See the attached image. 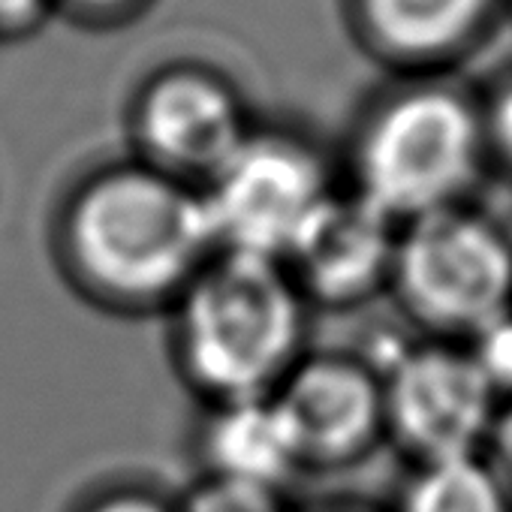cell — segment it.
Instances as JSON below:
<instances>
[{
  "label": "cell",
  "mask_w": 512,
  "mask_h": 512,
  "mask_svg": "<svg viewBox=\"0 0 512 512\" xmlns=\"http://www.w3.org/2000/svg\"><path fill=\"white\" fill-rule=\"evenodd\" d=\"M479 112L488 160H497L512 172V73L479 100Z\"/></svg>",
  "instance_id": "9a60e30c"
},
{
  "label": "cell",
  "mask_w": 512,
  "mask_h": 512,
  "mask_svg": "<svg viewBox=\"0 0 512 512\" xmlns=\"http://www.w3.org/2000/svg\"><path fill=\"white\" fill-rule=\"evenodd\" d=\"M509 4H512V0H509Z\"/></svg>",
  "instance_id": "ffe728a7"
},
{
  "label": "cell",
  "mask_w": 512,
  "mask_h": 512,
  "mask_svg": "<svg viewBox=\"0 0 512 512\" xmlns=\"http://www.w3.org/2000/svg\"><path fill=\"white\" fill-rule=\"evenodd\" d=\"M395 512H512L482 455L419 464L401 488Z\"/></svg>",
  "instance_id": "7c38bea8"
},
{
  "label": "cell",
  "mask_w": 512,
  "mask_h": 512,
  "mask_svg": "<svg viewBox=\"0 0 512 512\" xmlns=\"http://www.w3.org/2000/svg\"><path fill=\"white\" fill-rule=\"evenodd\" d=\"M485 163L479 97L440 76H404L353 133L350 190L401 226L467 202Z\"/></svg>",
  "instance_id": "3957f363"
},
{
  "label": "cell",
  "mask_w": 512,
  "mask_h": 512,
  "mask_svg": "<svg viewBox=\"0 0 512 512\" xmlns=\"http://www.w3.org/2000/svg\"><path fill=\"white\" fill-rule=\"evenodd\" d=\"M178 512H284V506L272 488L205 476Z\"/></svg>",
  "instance_id": "4fadbf2b"
},
{
  "label": "cell",
  "mask_w": 512,
  "mask_h": 512,
  "mask_svg": "<svg viewBox=\"0 0 512 512\" xmlns=\"http://www.w3.org/2000/svg\"><path fill=\"white\" fill-rule=\"evenodd\" d=\"M217 253L202 187L136 157L85 175L55 223L64 278L112 314L169 311Z\"/></svg>",
  "instance_id": "6da1fadb"
},
{
  "label": "cell",
  "mask_w": 512,
  "mask_h": 512,
  "mask_svg": "<svg viewBox=\"0 0 512 512\" xmlns=\"http://www.w3.org/2000/svg\"><path fill=\"white\" fill-rule=\"evenodd\" d=\"M506 0H347L362 49L401 76H440L494 25Z\"/></svg>",
  "instance_id": "30bf717a"
},
{
  "label": "cell",
  "mask_w": 512,
  "mask_h": 512,
  "mask_svg": "<svg viewBox=\"0 0 512 512\" xmlns=\"http://www.w3.org/2000/svg\"><path fill=\"white\" fill-rule=\"evenodd\" d=\"M398 223L356 190H332L284 256L308 305L350 311L389 293Z\"/></svg>",
  "instance_id": "9c48e42d"
},
{
  "label": "cell",
  "mask_w": 512,
  "mask_h": 512,
  "mask_svg": "<svg viewBox=\"0 0 512 512\" xmlns=\"http://www.w3.org/2000/svg\"><path fill=\"white\" fill-rule=\"evenodd\" d=\"M202 458L208 476L281 491L302 473L296 446L272 398L211 407L202 428Z\"/></svg>",
  "instance_id": "8fae6325"
},
{
  "label": "cell",
  "mask_w": 512,
  "mask_h": 512,
  "mask_svg": "<svg viewBox=\"0 0 512 512\" xmlns=\"http://www.w3.org/2000/svg\"><path fill=\"white\" fill-rule=\"evenodd\" d=\"M488 380L491 392L503 401H512V311L482 329L473 341L464 344Z\"/></svg>",
  "instance_id": "5bb4252c"
},
{
  "label": "cell",
  "mask_w": 512,
  "mask_h": 512,
  "mask_svg": "<svg viewBox=\"0 0 512 512\" xmlns=\"http://www.w3.org/2000/svg\"><path fill=\"white\" fill-rule=\"evenodd\" d=\"M377 371L386 437L416 467L485 452L500 398L464 344L422 338L395 350Z\"/></svg>",
  "instance_id": "8992f818"
},
{
  "label": "cell",
  "mask_w": 512,
  "mask_h": 512,
  "mask_svg": "<svg viewBox=\"0 0 512 512\" xmlns=\"http://www.w3.org/2000/svg\"><path fill=\"white\" fill-rule=\"evenodd\" d=\"M272 401L302 470L350 467L386 437L380 371L350 353H305Z\"/></svg>",
  "instance_id": "ba28073f"
},
{
  "label": "cell",
  "mask_w": 512,
  "mask_h": 512,
  "mask_svg": "<svg viewBox=\"0 0 512 512\" xmlns=\"http://www.w3.org/2000/svg\"><path fill=\"white\" fill-rule=\"evenodd\" d=\"M79 512H178V506L148 488H112L91 497Z\"/></svg>",
  "instance_id": "e0dca14e"
},
{
  "label": "cell",
  "mask_w": 512,
  "mask_h": 512,
  "mask_svg": "<svg viewBox=\"0 0 512 512\" xmlns=\"http://www.w3.org/2000/svg\"><path fill=\"white\" fill-rule=\"evenodd\" d=\"M389 293L422 338L467 344L512 311V238L470 202L407 220Z\"/></svg>",
  "instance_id": "277c9868"
},
{
  "label": "cell",
  "mask_w": 512,
  "mask_h": 512,
  "mask_svg": "<svg viewBox=\"0 0 512 512\" xmlns=\"http://www.w3.org/2000/svg\"><path fill=\"white\" fill-rule=\"evenodd\" d=\"M70 13H76L85 22L94 25H109V22H124L136 16L148 0H58Z\"/></svg>",
  "instance_id": "d6986e66"
},
{
  "label": "cell",
  "mask_w": 512,
  "mask_h": 512,
  "mask_svg": "<svg viewBox=\"0 0 512 512\" xmlns=\"http://www.w3.org/2000/svg\"><path fill=\"white\" fill-rule=\"evenodd\" d=\"M169 311L178 371L211 407L272 398L305 356L308 302L266 256L217 250Z\"/></svg>",
  "instance_id": "7a4b0ae2"
},
{
  "label": "cell",
  "mask_w": 512,
  "mask_h": 512,
  "mask_svg": "<svg viewBox=\"0 0 512 512\" xmlns=\"http://www.w3.org/2000/svg\"><path fill=\"white\" fill-rule=\"evenodd\" d=\"M332 190V169L311 139L256 127L202 187L217 250L278 263Z\"/></svg>",
  "instance_id": "5b68a950"
},
{
  "label": "cell",
  "mask_w": 512,
  "mask_h": 512,
  "mask_svg": "<svg viewBox=\"0 0 512 512\" xmlns=\"http://www.w3.org/2000/svg\"><path fill=\"white\" fill-rule=\"evenodd\" d=\"M235 85L202 64H169L145 79L130 109L136 160L205 187L250 136Z\"/></svg>",
  "instance_id": "52a82bcc"
},
{
  "label": "cell",
  "mask_w": 512,
  "mask_h": 512,
  "mask_svg": "<svg viewBox=\"0 0 512 512\" xmlns=\"http://www.w3.org/2000/svg\"><path fill=\"white\" fill-rule=\"evenodd\" d=\"M55 0H0V37H19L34 31Z\"/></svg>",
  "instance_id": "ac0fdd59"
},
{
  "label": "cell",
  "mask_w": 512,
  "mask_h": 512,
  "mask_svg": "<svg viewBox=\"0 0 512 512\" xmlns=\"http://www.w3.org/2000/svg\"><path fill=\"white\" fill-rule=\"evenodd\" d=\"M482 458H485V464L491 467V473L497 476V482L503 485V491H506V497L512 503V401L500 404Z\"/></svg>",
  "instance_id": "2e32d148"
}]
</instances>
